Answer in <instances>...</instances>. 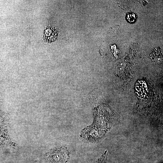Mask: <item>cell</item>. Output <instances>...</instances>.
Returning a JSON list of instances; mask_svg holds the SVG:
<instances>
[{"label":"cell","instance_id":"cell-4","mask_svg":"<svg viewBox=\"0 0 163 163\" xmlns=\"http://www.w3.org/2000/svg\"><path fill=\"white\" fill-rule=\"evenodd\" d=\"M127 20L130 22H133L135 21L136 19V16L134 13H129L127 16Z\"/></svg>","mask_w":163,"mask_h":163},{"label":"cell","instance_id":"cell-2","mask_svg":"<svg viewBox=\"0 0 163 163\" xmlns=\"http://www.w3.org/2000/svg\"><path fill=\"white\" fill-rule=\"evenodd\" d=\"M147 90V86L144 81H139L137 82L135 86V92L139 98H143L146 95Z\"/></svg>","mask_w":163,"mask_h":163},{"label":"cell","instance_id":"cell-1","mask_svg":"<svg viewBox=\"0 0 163 163\" xmlns=\"http://www.w3.org/2000/svg\"><path fill=\"white\" fill-rule=\"evenodd\" d=\"M47 155L52 163H66L69 159L70 153L66 147L62 146L52 149Z\"/></svg>","mask_w":163,"mask_h":163},{"label":"cell","instance_id":"cell-3","mask_svg":"<svg viewBox=\"0 0 163 163\" xmlns=\"http://www.w3.org/2000/svg\"><path fill=\"white\" fill-rule=\"evenodd\" d=\"M57 36L56 31L54 28H47L45 33V38L47 40L53 41L56 38Z\"/></svg>","mask_w":163,"mask_h":163}]
</instances>
